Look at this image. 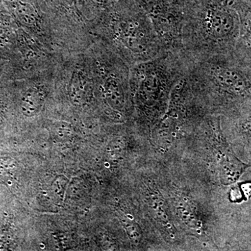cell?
Returning a JSON list of instances; mask_svg holds the SVG:
<instances>
[{
    "mask_svg": "<svg viewBox=\"0 0 251 251\" xmlns=\"http://www.w3.org/2000/svg\"><path fill=\"white\" fill-rule=\"evenodd\" d=\"M182 51L191 60L237 50L251 51V18L227 0H180Z\"/></svg>",
    "mask_w": 251,
    "mask_h": 251,
    "instance_id": "cell-1",
    "label": "cell"
},
{
    "mask_svg": "<svg viewBox=\"0 0 251 251\" xmlns=\"http://www.w3.org/2000/svg\"><path fill=\"white\" fill-rule=\"evenodd\" d=\"M110 27L112 39L130 67L166 52L151 19L138 1L132 5L126 14L112 21Z\"/></svg>",
    "mask_w": 251,
    "mask_h": 251,
    "instance_id": "cell-2",
    "label": "cell"
}]
</instances>
